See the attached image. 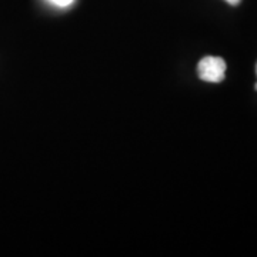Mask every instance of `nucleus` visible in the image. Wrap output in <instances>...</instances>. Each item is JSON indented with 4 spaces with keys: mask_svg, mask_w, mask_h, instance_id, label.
Returning a JSON list of instances; mask_svg holds the SVG:
<instances>
[{
    "mask_svg": "<svg viewBox=\"0 0 257 257\" xmlns=\"http://www.w3.org/2000/svg\"><path fill=\"white\" fill-rule=\"evenodd\" d=\"M226 62L219 56H206L197 64V74L203 82L220 83L226 77Z\"/></svg>",
    "mask_w": 257,
    "mask_h": 257,
    "instance_id": "f257e3e1",
    "label": "nucleus"
},
{
    "mask_svg": "<svg viewBox=\"0 0 257 257\" xmlns=\"http://www.w3.org/2000/svg\"><path fill=\"white\" fill-rule=\"evenodd\" d=\"M50 2H53L55 5H57V6H62V8H64V6H69V5H72V3H73V0H50Z\"/></svg>",
    "mask_w": 257,
    "mask_h": 257,
    "instance_id": "f03ea898",
    "label": "nucleus"
},
{
    "mask_svg": "<svg viewBox=\"0 0 257 257\" xmlns=\"http://www.w3.org/2000/svg\"><path fill=\"white\" fill-rule=\"evenodd\" d=\"M224 2H227V3L231 5V6H237V5L241 3V0H224Z\"/></svg>",
    "mask_w": 257,
    "mask_h": 257,
    "instance_id": "7ed1b4c3",
    "label": "nucleus"
},
{
    "mask_svg": "<svg viewBox=\"0 0 257 257\" xmlns=\"http://www.w3.org/2000/svg\"><path fill=\"white\" fill-rule=\"evenodd\" d=\"M256 74H257V63H256ZM254 87H256V90H257V83H256V86H254Z\"/></svg>",
    "mask_w": 257,
    "mask_h": 257,
    "instance_id": "20e7f679",
    "label": "nucleus"
}]
</instances>
